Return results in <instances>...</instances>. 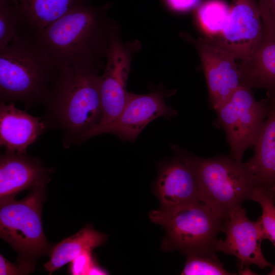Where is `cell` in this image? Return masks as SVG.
<instances>
[{
    "label": "cell",
    "mask_w": 275,
    "mask_h": 275,
    "mask_svg": "<svg viewBox=\"0 0 275 275\" xmlns=\"http://www.w3.org/2000/svg\"><path fill=\"white\" fill-rule=\"evenodd\" d=\"M109 6V4L96 6L87 2L32 35L60 69L102 68L111 43L119 35L117 23L107 13Z\"/></svg>",
    "instance_id": "1"
},
{
    "label": "cell",
    "mask_w": 275,
    "mask_h": 275,
    "mask_svg": "<svg viewBox=\"0 0 275 275\" xmlns=\"http://www.w3.org/2000/svg\"><path fill=\"white\" fill-rule=\"evenodd\" d=\"M98 67H70L60 74L43 103L46 129H59L69 148L82 143L84 136L102 117Z\"/></svg>",
    "instance_id": "2"
},
{
    "label": "cell",
    "mask_w": 275,
    "mask_h": 275,
    "mask_svg": "<svg viewBox=\"0 0 275 275\" xmlns=\"http://www.w3.org/2000/svg\"><path fill=\"white\" fill-rule=\"evenodd\" d=\"M60 72L26 29L0 50V100L27 107L43 104Z\"/></svg>",
    "instance_id": "3"
},
{
    "label": "cell",
    "mask_w": 275,
    "mask_h": 275,
    "mask_svg": "<svg viewBox=\"0 0 275 275\" xmlns=\"http://www.w3.org/2000/svg\"><path fill=\"white\" fill-rule=\"evenodd\" d=\"M171 148L191 170L201 201L224 219L244 201L251 200L257 183L246 162L225 155L200 157L175 145Z\"/></svg>",
    "instance_id": "4"
},
{
    "label": "cell",
    "mask_w": 275,
    "mask_h": 275,
    "mask_svg": "<svg viewBox=\"0 0 275 275\" xmlns=\"http://www.w3.org/2000/svg\"><path fill=\"white\" fill-rule=\"evenodd\" d=\"M149 218L165 230L162 250L178 251L186 256L216 253L217 235L225 220L202 201L154 210L150 212Z\"/></svg>",
    "instance_id": "5"
},
{
    "label": "cell",
    "mask_w": 275,
    "mask_h": 275,
    "mask_svg": "<svg viewBox=\"0 0 275 275\" xmlns=\"http://www.w3.org/2000/svg\"><path fill=\"white\" fill-rule=\"evenodd\" d=\"M47 182L37 185L21 200L15 199L14 196L1 199V238L19 254L18 261L35 263L36 259L51 249L41 221Z\"/></svg>",
    "instance_id": "6"
},
{
    "label": "cell",
    "mask_w": 275,
    "mask_h": 275,
    "mask_svg": "<svg viewBox=\"0 0 275 275\" xmlns=\"http://www.w3.org/2000/svg\"><path fill=\"white\" fill-rule=\"evenodd\" d=\"M250 87L241 84L215 111L216 121L225 132L231 157L241 161L245 151L254 146L268 112L267 99L257 101Z\"/></svg>",
    "instance_id": "7"
},
{
    "label": "cell",
    "mask_w": 275,
    "mask_h": 275,
    "mask_svg": "<svg viewBox=\"0 0 275 275\" xmlns=\"http://www.w3.org/2000/svg\"><path fill=\"white\" fill-rule=\"evenodd\" d=\"M166 92L158 88L146 94L128 93L124 107L118 118L106 125L94 128L83 137L82 142L96 135L111 133L123 141L134 142L151 121L160 117L174 118L177 111L167 105Z\"/></svg>",
    "instance_id": "8"
},
{
    "label": "cell",
    "mask_w": 275,
    "mask_h": 275,
    "mask_svg": "<svg viewBox=\"0 0 275 275\" xmlns=\"http://www.w3.org/2000/svg\"><path fill=\"white\" fill-rule=\"evenodd\" d=\"M182 36L191 43L200 57L211 107L217 110L242 84L237 60L210 37L194 38Z\"/></svg>",
    "instance_id": "9"
},
{
    "label": "cell",
    "mask_w": 275,
    "mask_h": 275,
    "mask_svg": "<svg viewBox=\"0 0 275 275\" xmlns=\"http://www.w3.org/2000/svg\"><path fill=\"white\" fill-rule=\"evenodd\" d=\"M222 232L226 234V238L218 239L216 251L235 256L239 273H249L251 265L261 269L273 266L265 259L261 251V242L266 237L260 220H250L241 206L231 212L224 220Z\"/></svg>",
    "instance_id": "10"
},
{
    "label": "cell",
    "mask_w": 275,
    "mask_h": 275,
    "mask_svg": "<svg viewBox=\"0 0 275 275\" xmlns=\"http://www.w3.org/2000/svg\"><path fill=\"white\" fill-rule=\"evenodd\" d=\"M136 47L134 44H124L119 35L112 42L100 77L102 117L93 128L112 123L123 111L128 93L126 86L131 61Z\"/></svg>",
    "instance_id": "11"
},
{
    "label": "cell",
    "mask_w": 275,
    "mask_h": 275,
    "mask_svg": "<svg viewBox=\"0 0 275 275\" xmlns=\"http://www.w3.org/2000/svg\"><path fill=\"white\" fill-rule=\"evenodd\" d=\"M264 27L256 0H232L227 24L219 35L208 36L240 61L262 38Z\"/></svg>",
    "instance_id": "12"
},
{
    "label": "cell",
    "mask_w": 275,
    "mask_h": 275,
    "mask_svg": "<svg viewBox=\"0 0 275 275\" xmlns=\"http://www.w3.org/2000/svg\"><path fill=\"white\" fill-rule=\"evenodd\" d=\"M154 192L162 209L202 201L195 176L179 155L160 163L154 184Z\"/></svg>",
    "instance_id": "13"
},
{
    "label": "cell",
    "mask_w": 275,
    "mask_h": 275,
    "mask_svg": "<svg viewBox=\"0 0 275 275\" xmlns=\"http://www.w3.org/2000/svg\"><path fill=\"white\" fill-rule=\"evenodd\" d=\"M43 118L17 108L14 102L0 104V144L6 152L26 154L28 147L46 130Z\"/></svg>",
    "instance_id": "14"
},
{
    "label": "cell",
    "mask_w": 275,
    "mask_h": 275,
    "mask_svg": "<svg viewBox=\"0 0 275 275\" xmlns=\"http://www.w3.org/2000/svg\"><path fill=\"white\" fill-rule=\"evenodd\" d=\"M51 172L38 158L5 152L0 158L1 199L47 182Z\"/></svg>",
    "instance_id": "15"
},
{
    "label": "cell",
    "mask_w": 275,
    "mask_h": 275,
    "mask_svg": "<svg viewBox=\"0 0 275 275\" xmlns=\"http://www.w3.org/2000/svg\"><path fill=\"white\" fill-rule=\"evenodd\" d=\"M268 112L254 145V155L247 163L257 184L275 186V92H267Z\"/></svg>",
    "instance_id": "16"
},
{
    "label": "cell",
    "mask_w": 275,
    "mask_h": 275,
    "mask_svg": "<svg viewBox=\"0 0 275 275\" xmlns=\"http://www.w3.org/2000/svg\"><path fill=\"white\" fill-rule=\"evenodd\" d=\"M238 67L242 84L275 92V36L264 30L258 45Z\"/></svg>",
    "instance_id": "17"
},
{
    "label": "cell",
    "mask_w": 275,
    "mask_h": 275,
    "mask_svg": "<svg viewBox=\"0 0 275 275\" xmlns=\"http://www.w3.org/2000/svg\"><path fill=\"white\" fill-rule=\"evenodd\" d=\"M88 1L90 0H17L25 26L33 35Z\"/></svg>",
    "instance_id": "18"
},
{
    "label": "cell",
    "mask_w": 275,
    "mask_h": 275,
    "mask_svg": "<svg viewBox=\"0 0 275 275\" xmlns=\"http://www.w3.org/2000/svg\"><path fill=\"white\" fill-rule=\"evenodd\" d=\"M106 238L105 234L96 231L90 225H87L52 248L49 253V260L44 264V267L51 274L79 255L92 252L103 244Z\"/></svg>",
    "instance_id": "19"
},
{
    "label": "cell",
    "mask_w": 275,
    "mask_h": 275,
    "mask_svg": "<svg viewBox=\"0 0 275 275\" xmlns=\"http://www.w3.org/2000/svg\"><path fill=\"white\" fill-rule=\"evenodd\" d=\"M229 11L230 7L222 1H207L198 7L197 19L201 28L208 36H215L224 29Z\"/></svg>",
    "instance_id": "20"
},
{
    "label": "cell",
    "mask_w": 275,
    "mask_h": 275,
    "mask_svg": "<svg viewBox=\"0 0 275 275\" xmlns=\"http://www.w3.org/2000/svg\"><path fill=\"white\" fill-rule=\"evenodd\" d=\"M251 200L261 206L262 214L259 217L266 239L275 246V199L273 187H267L256 184L253 190ZM269 274L275 275V265Z\"/></svg>",
    "instance_id": "21"
},
{
    "label": "cell",
    "mask_w": 275,
    "mask_h": 275,
    "mask_svg": "<svg viewBox=\"0 0 275 275\" xmlns=\"http://www.w3.org/2000/svg\"><path fill=\"white\" fill-rule=\"evenodd\" d=\"M226 270L216 253L196 254L186 256L182 275H230L235 274Z\"/></svg>",
    "instance_id": "22"
},
{
    "label": "cell",
    "mask_w": 275,
    "mask_h": 275,
    "mask_svg": "<svg viewBox=\"0 0 275 275\" xmlns=\"http://www.w3.org/2000/svg\"><path fill=\"white\" fill-rule=\"evenodd\" d=\"M24 29L28 28L18 6L0 5V50L5 49L16 34Z\"/></svg>",
    "instance_id": "23"
},
{
    "label": "cell",
    "mask_w": 275,
    "mask_h": 275,
    "mask_svg": "<svg viewBox=\"0 0 275 275\" xmlns=\"http://www.w3.org/2000/svg\"><path fill=\"white\" fill-rule=\"evenodd\" d=\"M264 30L275 36V0H257Z\"/></svg>",
    "instance_id": "24"
},
{
    "label": "cell",
    "mask_w": 275,
    "mask_h": 275,
    "mask_svg": "<svg viewBox=\"0 0 275 275\" xmlns=\"http://www.w3.org/2000/svg\"><path fill=\"white\" fill-rule=\"evenodd\" d=\"M35 263L28 262L17 261V264H13L0 255V274L15 275L26 274L35 270Z\"/></svg>",
    "instance_id": "25"
},
{
    "label": "cell",
    "mask_w": 275,
    "mask_h": 275,
    "mask_svg": "<svg viewBox=\"0 0 275 275\" xmlns=\"http://www.w3.org/2000/svg\"><path fill=\"white\" fill-rule=\"evenodd\" d=\"M95 261L92 252L84 253L70 262L69 273L72 275H87Z\"/></svg>",
    "instance_id": "26"
},
{
    "label": "cell",
    "mask_w": 275,
    "mask_h": 275,
    "mask_svg": "<svg viewBox=\"0 0 275 275\" xmlns=\"http://www.w3.org/2000/svg\"><path fill=\"white\" fill-rule=\"evenodd\" d=\"M168 6L173 11L187 12L200 5L201 0H165Z\"/></svg>",
    "instance_id": "27"
},
{
    "label": "cell",
    "mask_w": 275,
    "mask_h": 275,
    "mask_svg": "<svg viewBox=\"0 0 275 275\" xmlns=\"http://www.w3.org/2000/svg\"><path fill=\"white\" fill-rule=\"evenodd\" d=\"M109 273L103 268L98 265L96 261L89 269L87 275H105Z\"/></svg>",
    "instance_id": "28"
},
{
    "label": "cell",
    "mask_w": 275,
    "mask_h": 275,
    "mask_svg": "<svg viewBox=\"0 0 275 275\" xmlns=\"http://www.w3.org/2000/svg\"><path fill=\"white\" fill-rule=\"evenodd\" d=\"M0 5H18L17 0H0Z\"/></svg>",
    "instance_id": "29"
},
{
    "label": "cell",
    "mask_w": 275,
    "mask_h": 275,
    "mask_svg": "<svg viewBox=\"0 0 275 275\" xmlns=\"http://www.w3.org/2000/svg\"><path fill=\"white\" fill-rule=\"evenodd\" d=\"M273 195H274V198L275 199V186H274L273 188Z\"/></svg>",
    "instance_id": "30"
}]
</instances>
